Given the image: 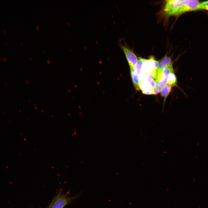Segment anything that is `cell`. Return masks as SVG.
<instances>
[{"label":"cell","mask_w":208,"mask_h":208,"mask_svg":"<svg viewBox=\"0 0 208 208\" xmlns=\"http://www.w3.org/2000/svg\"><path fill=\"white\" fill-rule=\"evenodd\" d=\"M185 0H168L166 1L164 11L167 16L174 15L183 5Z\"/></svg>","instance_id":"1"},{"label":"cell","mask_w":208,"mask_h":208,"mask_svg":"<svg viewBox=\"0 0 208 208\" xmlns=\"http://www.w3.org/2000/svg\"><path fill=\"white\" fill-rule=\"evenodd\" d=\"M200 3L198 0H185L184 4L174 15L177 16L186 12L199 10Z\"/></svg>","instance_id":"2"},{"label":"cell","mask_w":208,"mask_h":208,"mask_svg":"<svg viewBox=\"0 0 208 208\" xmlns=\"http://www.w3.org/2000/svg\"><path fill=\"white\" fill-rule=\"evenodd\" d=\"M120 45L125 54L129 67H135L138 60L136 55L126 44L123 45L120 44Z\"/></svg>","instance_id":"3"},{"label":"cell","mask_w":208,"mask_h":208,"mask_svg":"<svg viewBox=\"0 0 208 208\" xmlns=\"http://www.w3.org/2000/svg\"><path fill=\"white\" fill-rule=\"evenodd\" d=\"M71 199L66 195H60L54 199L49 208H63Z\"/></svg>","instance_id":"4"},{"label":"cell","mask_w":208,"mask_h":208,"mask_svg":"<svg viewBox=\"0 0 208 208\" xmlns=\"http://www.w3.org/2000/svg\"><path fill=\"white\" fill-rule=\"evenodd\" d=\"M172 65L171 58L165 55L161 60L157 69V74L161 72L165 68Z\"/></svg>","instance_id":"5"},{"label":"cell","mask_w":208,"mask_h":208,"mask_svg":"<svg viewBox=\"0 0 208 208\" xmlns=\"http://www.w3.org/2000/svg\"><path fill=\"white\" fill-rule=\"evenodd\" d=\"M131 77L134 88L137 90H140V85L141 80L138 75L135 67H130Z\"/></svg>","instance_id":"6"},{"label":"cell","mask_w":208,"mask_h":208,"mask_svg":"<svg viewBox=\"0 0 208 208\" xmlns=\"http://www.w3.org/2000/svg\"><path fill=\"white\" fill-rule=\"evenodd\" d=\"M140 89L143 93L146 94H153V89L151 87L150 82L143 80L141 81L140 85Z\"/></svg>","instance_id":"7"},{"label":"cell","mask_w":208,"mask_h":208,"mask_svg":"<svg viewBox=\"0 0 208 208\" xmlns=\"http://www.w3.org/2000/svg\"><path fill=\"white\" fill-rule=\"evenodd\" d=\"M172 87V86L171 85L169 84H167L161 90V95L162 96L164 97V103L165 102L167 97L171 91Z\"/></svg>","instance_id":"8"},{"label":"cell","mask_w":208,"mask_h":208,"mask_svg":"<svg viewBox=\"0 0 208 208\" xmlns=\"http://www.w3.org/2000/svg\"><path fill=\"white\" fill-rule=\"evenodd\" d=\"M145 60V59L139 57L138 59V60L135 67L137 73L140 78L141 75V70L143 64Z\"/></svg>","instance_id":"9"},{"label":"cell","mask_w":208,"mask_h":208,"mask_svg":"<svg viewBox=\"0 0 208 208\" xmlns=\"http://www.w3.org/2000/svg\"><path fill=\"white\" fill-rule=\"evenodd\" d=\"M177 78L174 73H171L169 76L168 84L175 86L177 85Z\"/></svg>","instance_id":"10"},{"label":"cell","mask_w":208,"mask_h":208,"mask_svg":"<svg viewBox=\"0 0 208 208\" xmlns=\"http://www.w3.org/2000/svg\"><path fill=\"white\" fill-rule=\"evenodd\" d=\"M199 10L208 11V1L200 3Z\"/></svg>","instance_id":"11"},{"label":"cell","mask_w":208,"mask_h":208,"mask_svg":"<svg viewBox=\"0 0 208 208\" xmlns=\"http://www.w3.org/2000/svg\"><path fill=\"white\" fill-rule=\"evenodd\" d=\"M156 86L153 90V94L156 95L159 94L160 92L161 88L159 86L158 81H156Z\"/></svg>","instance_id":"12"},{"label":"cell","mask_w":208,"mask_h":208,"mask_svg":"<svg viewBox=\"0 0 208 208\" xmlns=\"http://www.w3.org/2000/svg\"><path fill=\"white\" fill-rule=\"evenodd\" d=\"M36 28L38 30L39 29V27H38V26H36Z\"/></svg>","instance_id":"13"},{"label":"cell","mask_w":208,"mask_h":208,"mask_svg":"<svg viewBox=\"0 0 208 208\" xmlns=\"http://www.w3.org/2000/svg\"><path fill=\"white\" fill-rule=\"evenodd\" d=\"M43 51H44V52L45 53L44 50H43Z\"/></svg>","instance_id":"14"}]
</instances>
